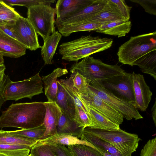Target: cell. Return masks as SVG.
<instances>
[{"label": "cell", "instance_id": "836d02e7", "mask_svg": "<svg viewBox=\"0 0 156 156\" xmlns=\"http://www.w3.org/2000/svg\"><path fill=\"white\" fill-rule=\"evenodd\" d=\"M2 1L4 3L9 6H23L27 8L31 6L40 4L51 5L55 2V0H2Z\"/></svg>", "mask_w": 156, "mask_h": 156}, {"label": "cell", "instance_id": "6da1fadb", "mask_svg": "<svg viewBox=\"0 0 156 156\" xmlns=\"http://www.w3.org/2000/svg\"><path fill=\"white\" fill-rule=\"evenodd\" d=\"M46 112L44 102L12 104L0 117V128H33L43 123Z\"/></svg>", "mask_w": 156, "mask_h": 156}, {"label": "cell", "instance_id": "8d00e7d4", "mask_svg": "<svg viewBox=\"0 0 156 156\" xmlns=\"http://www.w3.org/2000/svg\"><path fill=\"white\" fill-rule=\"evenodd\" d=\"M74 121L78 127L83 129L90 126L91 123L89 114L76 106Z\"/></svg>", "mask_w": 156, "mask_h": 156}, {"label": "cell", "instance_id": "ffe728a7", "mask_svg": "<svg viewBox=\"0 0 156 156\" xmlns=\"http://www.w3.org/2000/svg\"><path fill=\"white\" fill-rule=\"evenodd\" d=\"M79 97L83 105L87 109L90 115L91 123L88 127L111 131L117 130L120 129L119 125L112 122L90 107L85 103L80 98L79 95Z\"/></svg>", "mask_w": 156, "mask_h": 156}, {"label": "cell", "instance_id": "7a4b0ae2", "mask_svg": "<svg viewBox=\"0 0 156 156\" xmlns=\"http://www.w3.org/2000/svg\"><path fill=\"white\" fill-rule=\"evenodd\" d=\"M112 38H101L91 35L82 36L73 41L63 42L59 46V53L62 59L77 62L82 58L110 48Z\"/></svg>", "mask_w": 156, "mask_h": 156}, {"label": "cell", "instance_id": "bcb514c9", "mask_svg": "<svg viewBox=\"0 0 156 156\" xmlns=\"http://www.w3.org/2000/svg\"><path fill=\"white\" fill-rule=\"evenodd\" d=\"M100 151L104 156H112L111 154L105 151Z\"/></svg>", "mask_w": 156, "mask_h": 156}, {"label": "cell", "instance_id": "4fadbf2b", "mask_svg": "<svg viewBox=\"0 0 156 156\" xmlns=\"http://www.w3.org/2000/svg\"><path fill=\"white\" fill-rule=\"evenodd\" d=\"M95 0H58L56 3L55 23L69 17L92 4Z\"/></svg>", "mask_w": 156, "mask_h": 156}, {"label": "cell", "instance_id": "7bdbcfd3", "mask_svg": "<svg viewBox=\"0 0 156 156\" xmlns=\"http://www.w3.org/2000/svg\"><path fill=\"white\" fill-rule=\"evenodd\" d=\"M0 29L7 34L21 43L20 38L11 30L8 26L0 25Z\"/></svg>", "mask_w": 156, "mask_h": 156}, {"label": "cell", "instance_id": "7402d4cb", "mask_svg": "<svg viewBox=\"0 0 156 156\" xmlns=\"http://www.w3.org/2000/svg\"><path fill=\"white\" fill-rule=\"evenodd\" d=\"M62 37L59 32L55 31L44 41L43 45L41 47V54L44 65L53 63L52 60Z\"/></svg>", "mask_w": 156, "mask_h": 156}, {"label": "cell", "instance_id": "1f68e13d", "mask_svg": "<svg viewBox=\"0 0 156 156\" xmlns=\"http://www.w3.org/2000/svg\"><path fill=\"white\" fill-rule=\"evenodd\" d=\"M59 81L74 100L76 106L80 108L89 114L87 110L83 105L79 97L78 90L73 86L71 76L70 75V77L66 80L61 79Z\"/></svg>", "mask_w": 156, "mask_h": 156}, {"label": "cell", "instance_id": "30bf717a", "mask_svg": "<svg viewBox=\"0 0 156 156\" xmlns=\"http://www.w3.org/2000/svg\"><path fill=\"white\" fill-rule=\"evenodd\" d=\"M78 93L80 98L86 104L114 123L120 125L124 117L119 112L89 90L83 93Z\"/></svg>", "mask_w": 156, "mask_h": 156}, {"label": "cell", "instance_id": "b9f144b4", "mask_svg": "<svg viewBox=\"0 0 156 156\" xmlns=\"http://www.w3.org/2000/svg\"><path fill=\"white\" fill-rule=\"evenodd\" d=\"M11 81L9 76L5 74L2 82L0 84V111L2 105L5 102L3 97L4 89L7 84Z\"/></svg>", "mask_w": 156, "mask_h": 156}, {"label": "cell", "instance_id": "5bb4252c", "mask_svg": "<svg viewBox=\"0 0 156 156\" xmlns=\"http://www.w3.org/2000/svg\"><path fill=\"white\" fill-rule=\"evenodd\" d=\"M44 104L46 112L43 124L46 131L40 140L57 133V125L62 114L61 109L56 103L47 101Z\"/></svg>", "mask_w": 156, "mask_h": 156}, {"label": "cell", "instance_id": "5b68a950", "mask_svg": "<svg viewBox=\"0 0 156 156\" xmlns=\"http://www.w3.org/2000/svg\"><path fill=\"white\" fill-rule=\"evenodd\" d=\"M83 130L109 143L117 149L122 156H132L141 140L137 134L129 133L120 129L111 131L87 127Z\"/></svg>", "mask_w": 156, "mask_h": 156}, {"label": "cell", "instance_id": "cb8c5ba5", "mask_svg": "<svg viewBox=\"0 0 156 156\" xmlns=\"http://www.w3.org/2000/svg\"><path fill=\"white\" fill-rule=\"evenodd\" d=\"M94 22H82L57 26L58 32L64 37H68L72 33L83 31H96L101 26Z\"/></svg>", "mask_w": 156, "mask_h": 156}, {"label": "cell", "instance_id": "f6af8a7d", "mask_svg": "<svg viewBox=\"0 0 156 156\" xmlns=\"http://www.w3.org/2000/svg\"><path fill=\"white\" fill-rule=\"evenodd\" d=\"M5 71L0 72V84H1L5 74Z\"/></svg>", "mask_w": 156, "mask_h": 156}, {"label": "cell", "instance_id": "4dcf8cb0", "mask_svg": "<svg viewBox=\"0 0 156 156\" xmlns=\"http://www.w3.org/2000/svg\"><path fill=\"white\" fill-rule=\"evenodd\" d=\"M45 131L46 128L43 123L40 126L33 128L8 132L13 135L39 141L43 136Z\"/></svg>", "mask_w": 156, "mask_h": 156}, {"label": "cell", "instance_id": "d6986e66", "mask_svg": "<svg viewBox=\"0 0 156 156\" xmlns=\"http://www.w3.org/2000/svg\"><path fill=\"white\" fill-rule=\"evenodd\" d=\"M68 73V70L66 69L57 68L50 74L42 76L47 101L56 103L58 87L57 78Z\"/></svg>", "mask_w": 156, "mask_h": 156}, {"label": "cell", "instance_id": "4316f807", "mask_svg": "<svg viewBox=\"0 0 156 156\" xmlns=\"http://www.w3.org/2000/svg\"><path fill=\"white\" fill-rule=\"evenodd\" d=\"M83 128L78 127L75 121L62 113L57 125V133L68 134L79 138Z\"/></svg>", "mask_w": 156, "mask_h": 156}, {"label": "cell", "instance_id": "ac0fdd59", "mask_svg": "<svg viewBox=\"0 0 156 156\" xmlns=\"http://www.w3.org/2000/svg\"><path fill=\"white\" fill-rule=\"evenodd\" d=\"M58 90L56 103L62 113L70 119L75 121L76 105L72 97L57 80Z\"/></svg>", "mask_w": 156, "mask_h": 156}, {"label": "cell", "instance_id": "ba28073f", "mask_svg": "<svg viewBox=\"0 0 156 156\" xmlns=\"http://www.w3.org/2000/svg\"><path fill=\"white\" fill-rule=\"evenodd\" d=\"M39 73L23 80L11 81L4 91L3 97L5 101L9 100L17 101L24 98L31 100L34 96L43 93V82Z\"/></svg>", "mask_w": 156, "mask_h": 156}, {"label": "cell", "instance_id": "52a82bcc", "mask_svg": "<svg viewBox=\"0 0 156 156\" xmlns=\"http://www.w3.org/2000/svg\"><path fill=\"white\" fill-rule=\"evenodd\" d=\"M88 89L120 113L127 120H136L143 117L140 114L135 103L121 99L105 88L100 82H90Z\"/></svg>", "mask_w": 156, "mask_h": 156}, {"label": "cell", "instance_id": "d590c367", "mask_svg": "<svg viewBox=\"0 0 156 156\" xmlns=\"http://www.w3.org/2000/svg\"><path fill=\"white\" fill-rule=\"evenodd\" d=\"M70 75L72 77L73 87L80 93L85 92L90 81L78 72L72 73Z\"/></svg>", "mask_w": 156, "mask_h": 156}, {"label": "cell", "instance_id": "3957f363", "mask_svg": "<svg viewBox=\"0 0 156 156\" xmlns=\"http://www.w3.org/2000/svg\"><path fill=\"white\" fill-rule=\"evenodd\" d=\"M70 71L78 72L89 80L101 82L125 73V71L117 64L112 65L103 62L98 59L88 56L72 65Z\"/></svg>", "mask_w": 156, "mask_h": 156}, {"label": "cell", "instance_id": "681fc988", "mask_svg": "<svg viewBox=\"0 0 156 156\" xmlns=\"http://www.w3.org/2000/svg\"><path fill=\"white\" fill-rule=\"evenodd\" d=\"M2 4V2L1 0H0V5H1Z\"/></svg>", "mask_w": 156, "mask_h": 156}, {"label": "cell", "instance_id": "9a60e30c", "mask_svg": "<svg viewBox=\"0 0 156 156\" xmlns=\"http://www.w3.org/2000/svg\"><path fill=\"white\" fill-rule=\"evenodd\" d=\"M26 49L22 44L0 29V53L3 56L19 58L26 54Z\"/></svg>", "mask_w": 156, "mask_h": 156}, {"label": "cell", "instance_id": "7c38bea8", "mask_svg": "<svg viewBox=\"0 0 156 156\" xmlns=\"http://www.w3.org/2000/svg\"><path fill=\"white\" fill-rule=\"evenodd\" d=\"M132 76L136 107L138 110L144 112L151 100L152 92L143 75L133 72Z\"/></svg>", "mask_w": 156, "mask_h": 156}, {"label": "cell", "instance_id": "9c48e42d", "mask_svg": "<svg viewBox=\"0 0 156 156\" xmlns=\"http://www.w3.org/2000/svg\"><path fill=\"white\" fill-rule=\"evenodd\" d=\"M100 82L105 88L115 96L136 104L131 73L125 72Z\"/></svg>", "mask_w": 156, "mask_h": 156}, {"label": "cell", "instance_id": "8992f818", "mask_svg": "<svg viewBox=\"0 0 156 156\" xmlns=\"http://www.w3.org/2000/svg\"><path fill=\"white\" fill-rule=\"evenodd\" d=\"M27 19L44 41L55 31V8L40 4L27 8Z\"/></svg>", "mask_w": 156, "mask_h": 156}, {"label": "cell", "instance_id": "44dd1931", "mask_svg": "<svg viewBox=\"0 0 156 156\" xmlns=\"http://www.w3.org/2000/svg\"><path fill=\"white\" fill-rule=\"evenodd\" d=\"M131 26V23L129 20L116 21L101 25L96 32L119 37H124L128 33Z\"/></svg>", "mask_w": 156, "mask_h": 156}, {"label": "cell", "instance_id": "83f0119b", "mask_svg": "<svg viewBox=\"0 0 156 156\" xmlns=\"http://www.w3.org/2000/svg\"><path fill=\"white\" fill-rule=\"evenodd\" d=\"M39 141L13 135L8 131L0 130V144L24 145L31 148Z\"/></svg>", "mask_w": 156, "mask_h": 156}, {"label": "cell", "instance_id": "816d5d0a", "mask_svg": "<svg viewBox=\"0 0 156 156\" xmlns=\"http://www.w3.org/2000/svg\"></svg>", "mask_w": 156, "mask_h": 156}, {"label": "cell", "instance_id": "603a6c76", "mask_svg": "<svg viewBox=\"0 0 156 156\" xmlns=\"http://www.w3.org/2000/svg\"><path fill=\"white\" fill-rule=\"evenodd\" d=\"M47 143L58 144L66 146L82 144L89 146L99 150L89 142L68 134L57 133L48 138L39 140L37 144H40Z\"/></svg>", "mask_w": 156, "mask_h": 156}, {"label": "cell", "instance_id": "7dc6e473", "mask_svg": "<svg viewBox=\"0 0 156 156\" xmlns=\"http://www.w3.org/2000/svg\"><path fill=\"white\" fill-rule=\"evenodd\" d=\"M4 60L3 56L0 53V65L4 64Z\"/></svg>", "mask_w": 156, "mask_h": 156}, {"label": "cell", "instance_id": "2e32d148", "mask_svg": "<svg viewBox=\"0 0 156 156\" xmlns=\"http://www.w3.org/2000/svg\"><path fill=\"white\" fill-rule=\"evenodd\" d=\"M107 1L108 0H95L90 5L77 13L55 23V24L57 26L86 21L100 12Z\"/></svg>", "mask_w": 156, "mask_h": 156}, {"label": "cell", "instance_id": "60d3db41", "mask_svg": "<svg viewBox=\"0 0 156 156\" xmlns=\"http://www.w3.org/2000/svg\"><path fill=\"white\" fill-rule=\"evenodd\" d=\"M111 1L116 5L125 20H129L130 18V11L132 7L128 6L124 0H111Z\"/></svg>", "mask_w": 156, "mask_h": 156}, {"label": "cell", "instance_id": "d4e9b609", "mask_svg": "<svg viewBox=\"0 0 156 156\" xmlns=\"http://www.w3.org/2000/svg\"><path fill=\"white\" fill-rule=\"evenodd\" d=\"M79 138L91 143L99 151H105L112 156H122L119 151L111 144L83 129Z\"/></svg>", "mask_w": 156, "mask_h": 156}, {"label": "cell", "instance_id": "d6a6232c", "mask_svg": "<svg viewBox=\"0 0 156 156\" xmlns=\"http://www.w3.org/2000/svg\"><path fill=\"white\" fill-rule=\"evenodd\" d=\"M67 147L71 150L76 156H104L99 150L89 146L76 144Z\"/></svg>", "mask_w": 156, "mask_h": 156}, {"label": "cell", "instance_id": "f35d334b", "mask_svg": "<svg viewBox=\"0 0 156 156\" xmlns=\"http://www.w3.org/2000/svg\"><path fill=\"white\" fill-rule=\"evenodd\" d=\"M139 4L147 13L156 15V0H130Z\"/></svg>", "mask_w": 156, "mask_h": 156}, {"label": "cell", "instance_id": "f546056e", "mask_svg": "<svg viewBox=\"0 0 156 156\" xmlns=\"http://www.w3.org/2000/svg\"><path fill=\"white\" fill-rule=\"evenodd\" d=\"M31 148L24 145L0 144V156H28Z\"/></svg>", "mask_w": 156, "mask_h": 156}, {"label": "cell", "instance_id": "484cf974", "mask_svg": "<svg viewBox=\"0 0 156 156\" xmlns=\"http://www.w3.org/2000/svg\"><path fill=\"white\" fill-rule=\"evenodd\" d=\"M139 67L143 73L156 79V50L151 51L136 60L133 66Z\"/></svg>", "mask_w": 156, "mask_h": 156}, {"label": "cell", "instance_id": "e575fe53", "mask_svg": "<svg viewBox=\"0 0 156 156\" xmlns=\"http://www.w3.org/2000/svg\"><path fill=\"white\" fill-rule=\"evenodd\" d=\"M40 144L46 145L55 156H76L73 151L66 145L49 143Z\"/></svg>", "mask_w": 156, "mask_h": 156}, {"label": "cell", "instance_id": "ab89813d", "mask_svg": "<svg viewBox=\"0 0 156 156\" xmlns=\"http://www.w3.org/2000/svg\"><path fill=\"white\" fill-rule=\"evenodd\" d=\"M140 156H156V137L149 140L141 150Z\"/></svg>", "mask_w": 156, "mask_h": 156}, {"label": "cell", "instance_id": "277c9868", "mask_svg": "<svg viewBox=\"0 0 156 156\" xmlns=\"http://www.w3.org/2000/svg\"><path fill=\"white\" fill-rule=\"evenodd\" d=\"M156 50V31L131 37L119 48V62L133 66L135 62L145 54Z\"/></svg>", "mask_w": 156, "mask_h": 156}, {"label": "cell", "instance_id": "f1b7e54d", "mask_svg": "<svg viewBox=\"0 0 156 156\" xmlns=\"http://www.w3.org/2000/svg\"><path fill=\"white\" fill-rule=\"evenodd\" d=\"M20 16L13 8L3 2L0 5V25H12Z\"/></svg>", "mask_w": 156, "mask_h": 156}, {"label": "cell", "instance_id": "8fae6325", "mask_svg": "<svg viewBox=\"0 0 156 156\" xmlns=\"http://www.w3.org/2000/svg\"><path fill=\"white\" fill-rule=\"evenodd\" d=\"M8 26L20 38L27 49L35 51L41 48L37 34L27 18L21 16L14 24Z\"/></svg>", "mask_w": 156, "mask_h": 156}, {"label": "cell", "instance_id": "f907efd6", "mask_svg": "<svg viewBox=\"0 0 156 156\" xmlns=\"http://www.w3.org/2000/svg\"><path fill=\"white\" fill-rule=\"evenodd\" d=\"M28 156H32V155H31L30 154H29V155H28Z\"/></svg>", "mask_w": 156, "mask_h": 156}, {"label": "cell", "instance_id": "74e56055", "mask_svg": "<svg viewBox=\"0 0 156 156\" xmlns=\"http://www.w3.org/2000/svg\"><path fill=\"white\" fill-rule=\"evenodd\" d=\"M32 156H55L48 147L45 144H36L31 148Z\"/></svg>", "mask_w": 156, "mask_h": 156}, {"label": "cell", "instance_id": "c3c4849f", "mask_svg": "<svg viewBox=\"0 0 156 156\" xmlns=\"http://www.w3.org/2000/svg\"><path fill=\"white\" fill-rule=\"evenodd\" d=\"M5 66L4 64L0 65V72L5 71Z\"/></svg>", "mask_w": 156, "mask_h": 156}, {"label": "cell", "instance_id": "ee69618b", "mask_svg": "<svg viewBox=\"0 0 156 156\" xmlns=\"http://www.w3.org/2000/svg\"><path fill=\"white\" fill-rule=\"evenodd\" d=\"M152 116L155 126H156V101H155L151 109Z\"/></svg>", "mask_w": 156, "mask_h": 156}, {"label": "cell", "instance_id": "e0dca14e", "mask_svg": "<svg viewBox=\"0 0 156 156\" xmlns=\"http://www.w3.org/2000/svg\"><path fill=\"white\" fill-rule=\"evenodd\" d=\"M124 20L125 19L116 5L111 0H108L100 12L85 22H94L102 25Z\"/></svg>", "mask_w": 156, "mask_h": 156}]
</instances>
